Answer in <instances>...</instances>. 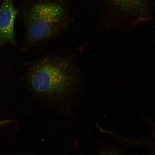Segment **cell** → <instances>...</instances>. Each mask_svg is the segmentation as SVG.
<instances>
[{
    "instance_id": "1",
    "label": "cell",
    "mask_w": 155,
    "mask_h": 155,
    "mask_svg": "<svg viewBox=\"0 0 155 155\" xmlns=\"http://www.w3.org/2000/svg\"><path fill=\"white\" fill-rule=\"evenodd\" d=\"M27 82L34 95L46 101L63 102L81 90L84 80L81 70L69 58L45 57L29 69Z\"/></svg>"
},
{
    "instance_id": "2",
    "label": "cell",
    "mask_w": 155,
    "mask_h": 155,
    "mask_svg": "<svg viewBox=\"0 0 155 155\" xmlns=\"http://www.w3.org/2000/svg\"><path fill=\"white\" fill-rule=\"evenodd\" d=\"M27 49L46 43L66 28L69 15L65 6L53 0H40L24 12Z\"/></svg>"
},
{
    "instance_id": "3",
    "label": "cell",
    "mask_w": 155,
    "mask_h": 155,
    "mask_svg": "<svg viewBox=\"0 0 155 155\" xmlns=\"http://www.w3.org/2000/svg\"><path fill=\"white\" fill-rule=\"evenodd\" d=\"M119 18L135 25L152 18L155 3L153 0H119Z\"/></svg>"
},
{
    "instance_id": "4",
    "label": "cell",
    "mask_w": 155,
    "mask_h": 155,
    "mask_svg": "<svg viewBox=\"0 0 155 155\" xmlns=\"http://www.w3.org/2000/svg\"><path fill=\"white\" fill-rule=\"evenodd\" d=\"M13 0H4L0 7V42L15 44L14 24L19 12Z\"/></svg>"
},
{
    "instance_id": "5",
    "label": "cell",
    "mask_w": 155,
    "mask_h": 155,
    "mask_svg": "<svg viewBox=\"0 0 155 155\" xmlns=\"http://www.w3.org/2000/svg\"><path fill=\"white\" fill-rule=\"evenodd\" d=\"M147 126L150 131V134L139 137L137 145L146 148L150 155H155V121L151 120L148 122Z\"/></svg>"
},
{
    "instance_id": "6",
    "label": "cell",
    "mask_w": 155,
    "mask_h": 155,
    "mask_svg": "<svg viewBox=\"0 0 155 155\" xmlns=\"http://www.w3.org/2000/svg\"><path fill=\"white\" fill-rule=\"evenodd\" d=\"M106 5L109 8L110 15L118 16L119 18L120 11L119 0H106Z\"/></svg>"
},
{
    "instance_id": "7",
    "label": "cell",
    "mask_w": 155,
    "mask_h": 155,
    "mask_svg": "<svg viewBox=\"0 0 155 155\" xmlns=\"http://www.w3.org/2000/svg\"><path fill=\"white\" fill-rule=\"evenodd\" d=\"M100 155H126L115 147H108Z\"/></svg>"
},
{
    "instance_id": "8",
    "label": "cell",
    "mask_w": 155,
    "mask_h": 155,
    "mask_svg": "<svg viewBox=\"0 0 155 155\" xmlns=\"http://www.w3.org/2000/svg\"><path fill=\"white\" fill-rule=\"evenodd\" d=\"M11 121L8 120H0V127L2 126L7 124H8L10 123Z\"/></svg>"
},
{
    "instance_id": "9",
    "label": "cell",
    "mask_w": 155,
    "mask_h": 155,
    "mask_svg": "<svg viewBox=\"0 0 155 155\" xmlns=\"http://www.w3.org/2000/svg\"><path fill=\"white\" fill-rule=\"evenodd\" d=\"M1 42H0V45H1Z\"/></svg>"
}]
</instances>
